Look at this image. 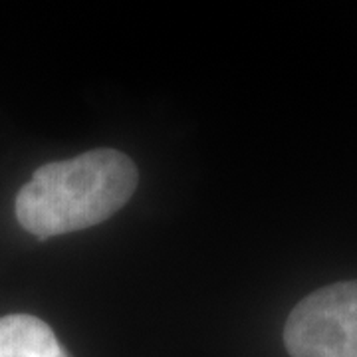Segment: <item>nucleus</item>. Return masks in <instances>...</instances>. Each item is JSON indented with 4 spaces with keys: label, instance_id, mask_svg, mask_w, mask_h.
<instances>
[{
    "label": "nucleus",
    "instance_id": "3",
    "mask_svg": "<svg viewBox=\"0 0 357 357\" xmlns=\"http://www.w3.org/2000/svg\"><path fill=\"white\" fill-rule=\"evenodd\" d=\"M0 357H68L48 324L28 314L0 318Z\"/></svg>",
    "mask_w": 357,
    "mask_h": 357
},
{
    "label": "nucleus",
    "instance_id": "2",
    "mask_svg": "<svg viewBox=\"0 0 357 357\" xmlns=\"http://www.w3.org/2000/svg\"><path fill=\"white\" fill-rule=\"evenodd\" d=\"M284 344L292 357H357V280L306 296L288 316Z\"/></svg>",
    "mask_w": 357,
    "mask_h": 357
},
{
    "label": "nucleus",
    "instance_id": "1",
    "mask_svg": "<svg viewBox=\"0 0 357 357\" xmlns=\"http://www.w3.org/2000/svg\"><path fill=\"white\" fill-rule=\"evenodd\" d=\"M137 183V167L128 155L93 149L40 167L16 195V218L40 241L89 229L114 217Z\"/></svg>",
    "mask_w": 357,
    "mask_h": 357
}]
</instances>
